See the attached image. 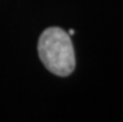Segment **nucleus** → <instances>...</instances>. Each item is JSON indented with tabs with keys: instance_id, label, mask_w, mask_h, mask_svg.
Here are the masks:
<instances>
[{
	"instance_id": "nucleus-1",
	"label": "nucleus",
	"mask_w": 123,
	"mask_h": 122,
	"mask_svg": "<svg viewBox=\"0 0 123 122\" xmlns=\"http://www.w3.org/2000/svg\"><path fill=\"white\" fill-rule=\"evenodd\" d=\"M39 56L49 71L57 76H68L76 60L68 32L61 27H49L39 39Z\"/></svg>"
},
{
	"instance_id": "nucleus-2",
	"label": "nucleus",
	"mask_w": 123,
	"mask_h": 122,
	"mask_svg": "<svg viewBox=\"0 0 123 122\" xmlns=\"http://www.w3.org/2000/svg\"><path fill=\"white\" fill-rule=\"evenodd\" d=\"M75 34V30H72V29H71V30L68 31V35H74Z\"/></svg>"
}]
</instances>
